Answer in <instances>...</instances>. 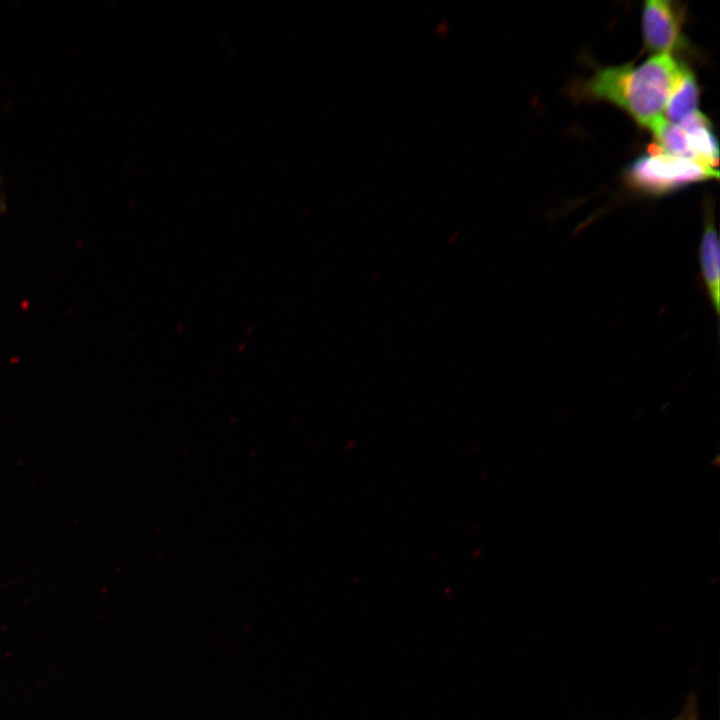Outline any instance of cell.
Wrapping results in <instances>:
<instances>
[{
    "label": "cell",
    "instance_id": "5",
    "mask_svg": "<svg viewBox=\"0 0 720 720\" xmlns=\"http://www.w3.org/2000/svg\"><path fill=\"white\" fill-rule=\"evenodd\" d=\"M676 124L685 131L688 158L706 168L718 170V142L709 119L697 110Z\"/></svg>",
    "mask_w": 720,
    "mask_h": 720
},
{
    "label": "cell",
    "instance_id": "2",
    "mask_svg": "<svg viewBox=\"0 0 720 720\" xmlns=\"http://www.w3.org/2000/svg\"><path fill=\"white\" fill-rule=\"evenodd\" d=\"M718 170L657 149L637 158L626 171L629 182L638 190L660 195L688 184L718 178Z\"/></svg>",
    "mask_w": 720,
    "mask_h": 720
},
{
    "label": "cell",
    "instance_id": "6",
    "mask_svg": "<svg viewBox=\"0 0 720 720\" xmlns=\"http://www.w3.org/2000/svg\"><path fill=\"white\" fill-rule=\"evenodd\" d=\"M699 89L694 75L686 69L677 86L671 93L664 110V118L669 123H679L697 111Z\"/></svg>",
    "mask_w": 720,
    "mask_h": 720
},
{
    "label": "cell",
    "instance_id": "7",
    "mask_svg": "<svg viewBox=\"0 0 720 720\" xmlns=\"http://www.w3.org/2000/svg\"><path fill=\"white\" fill-rule=\"evenodd\" d=\"M675 720H696L695 712L691 711L689 708L687 711H684L678 718Z\"/></svg>",
    "mask_w": 720,
    "mask_h": 720
},
{
    "label": "cell",
    "instance_id": "4",
    "mask_svg": "<svg viewBox=\"0 0 720 720\" xmlns=\"http://www.w3.org/2000/svg\"><path fill=\"white\" fill-rule=\"evenodd\" d=\"M713 207L706 205L703 229L698 248L700 277L705 294L719 318L720 313V247Z\"/></svg>",
    "mask_w": 720,
    "mask_h": 720
},
{
    "label": "cell",
    "instance_id": "3",
    "mask_svg": "<svg viewBox=\"0 0 720 720\" xmlns=\"http://www.w3.org/2000/svg\"><path fill=\"white\" fill-rule=\"evenodd\" d=\"M642 31L646 47L658 53H671L680 42V9L667 0H647L642 12Z\"/></svg>",
    "mask_w": 720,
    "mask_h": 720
},
{
    "label": "cell",
    "instance_id": "1",
    "mask_svg": "<svg viewBox=\"0 0 720 720\" xmlns=\"http://www.w3.org/2000/svg\"><path fill=\"white\" fill-rule=\"evenodd\" d=\"M686 69L671 53H658L639 65L602 68L584 90L619 106L654 133L666 122L665 106Z\"/></svg>",
    "mask_w": 720,
    "mask_h": 720
}]
</instances>
